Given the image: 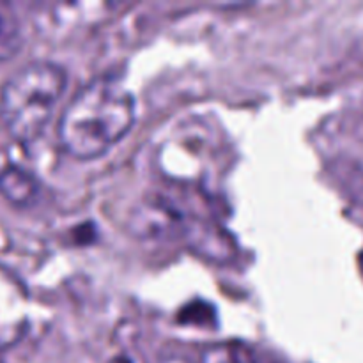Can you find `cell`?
<instances>
[{
    "mask_svg": "<svg viewBox=\"0 0 363 363\" xmlns=\"http://www.w3.org/2000/svg\"><path fill=\"white\" fill-rule=\"evenodd\" d=\"M133 121L131 92L116 78L98 77L74 94L60 116V145L73 158H98L128 133Z\"/></svg>",
    "mask_w": 363,
    "mask_h": 363,
    "instance_id": "1",
    "label": "cell"
},
{
    "mask_svg": "<svg viewBox=\"0 0 363 363\" xmlns=\"http://www.w3.org/2000/svg\"><path fill=\"white\" fill-rule=\"evenodd\" d=\"M66 89V71L52 60H35L11 74L0 91V116L18 142L35 140L52 119Z\"/></svg>",
    "mask_w": 363,
    "mask_h": 363,
    "instance_id": "2",
    "label": "cell"
},
{
    "mask_svg": "<svg viewBox=\"0 0 363 363\" xmlns=\"http://www.w3.org/2000/svg\"><path fill=\"white\" fill-rule=\"evenodd\" d=\"M27 328L25 291L9 273L0 268V351L21 339Z\"/></svg>",
    "mask_w": 363,
    "mask_h": 363,
    "instance_id": "3",
    "label": "cell"
},
{
    "mask_svg": "<svg viewBox=\"0 0 363 363\" xmlns=\"http://www.w3.org/2000/svg\"><path fill=\"white\" fill-rule=\"evenodd\" d=\"M201 363H279L273 357L254 346L238 340L213 344L204 350Z\"/></svg>",
    "mask_w": 363,
    "mask_h": 363,
    "instance_id": "4",
    "label": "cell"
},
{
    "mask_svg": "<svg viewBox=\"0 0 363 363\" xmlns=\"http://www.w3.org/2000/svg\"><path fill=\"white\" fill-rule=\"evenodd\" d=\"M0 191L13 204L27 206L38 195V181L20 167H7L0 172Z\"/></svg>",
    "mask_w": 363,
    "mask_h": 363,
    "instance_id": "5",
    "label": "cell"
},
{
    "mask_svg": "<svg viewBox=\"0 0 363 363\" xmlns=\"http://www.w3.org/2000/svg\"><path fill=\"white\" fill-rule=\"evenodd\" d=\"M21 34L13 13L0 6V59H9L20 50Z\"/></svg>",
    "mask_w": 363,
    "mask_h": 363,
    "instance_id": "6",
    "label": "cell"
},
{
    "mask_svg": "<svg viewBox=\"0 0 363 363\" xmlns=\"http://www.w3.org/2000/svg\"><path fill=\"white\" fill-rule=\"evenodd\" d=\"M158 363H191L188 358L181 357V354L174 353H165L158 358Z\"/></svg>",
    "mask_w": 363,
    "mask_h": 363,
    "instance_id": "7",
    "label": "cell"
}]
</instances>
